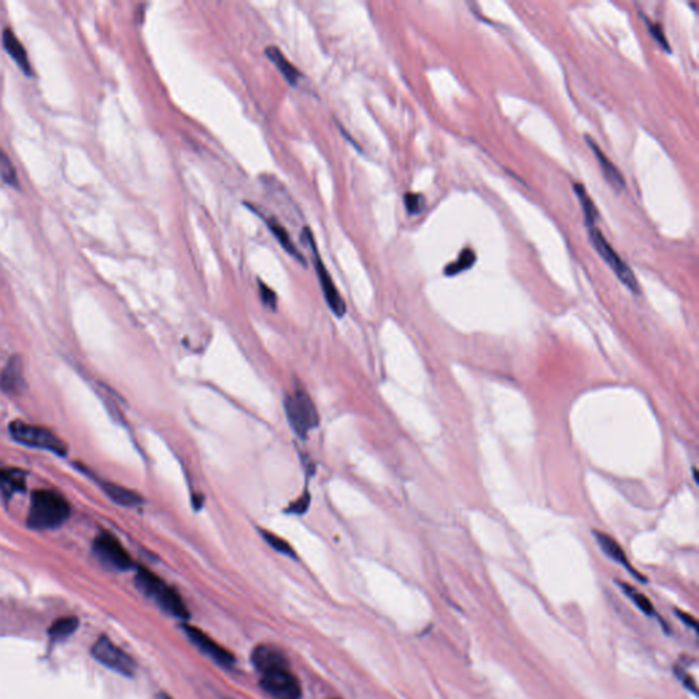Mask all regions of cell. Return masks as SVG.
Returning <instances> with one entry per match:
<instances>
[{"label":"cell","mask_w":699,"mask_h":699,"mask_svg":"<svg viewBox=\"0 0 699 699\" xmlns=\"http://www.w3.org/2000/svg\"><path fill=\"white\" fill-rule=\"evenodd\" d=\"M70 512V504L62 495L48 489H39L33 492L30 499L27 526L32 530H53L69 519Z\"/></svg>","instance_id":"6da1fadb"},{"label":"cell","mask_w":699,"mask_h":699,"mask_svg":"<svg viewBox=\"0 0 699 699\" xmlns=\"http://www.w3.org/2000/svg\"><path fill=\"white\" fill-rule=\"evenodd\" d=\"M136 584L141 593H144L146 597L155 600L157 605L171 616L179 619L189 618L188 608L183 603L182 597L163 579L159 578L148 568L144 567L138 568L136 575Z\"/></svg>","instance_id":"7a4b0ae2"},{"label":"cell","mask_w":699,"mask_h":699,"mask_svg":"<svg viewBox=\"0 0 699 699\" xmlns=\"http://www.w3.org/2000/svg\"><path fill=\"white\" fill-rule=\"evenodd\" d=\"M285 410L291 429L298 437L305 438L311 431L318 425V412L312 398L302 388L287 395L285 400Z\"/></svg>","instance_id":"3957f363"},{"label":"cell","mask_w":699,"mask_h":699,"mask_svg":"<svg viewBox=\"0 0 699 699\" xmlns=\"http://www.w3.org/2000/svg\"><path fill=\"white\" fill-rule=\"evenodd\" d=\"M10 434L15 441L26 447L49 451L59 457L67 454L66 443L47 428L26 424L24 421H14L10 425Z\"/></svg>","instance_id":"277c9868"},{"label":"cell","mask_w":699,"mask_h":699,"mask_svg":"<svg viewBox=\"0 0 699 699\" xmlns=\"http://www.w3.org/2000/svg\"><path fill=\"white\" fill-rule=\"evenodd\" d=\"M589 237H590V241L593 243L594 249L597 250V253L603 257V261L609 266V268L615 272V275L618 276V279L627 287L631 292L634 294H639L641 292V289H639V283L634 275V272L631 270V268L620 259V256L616 253V250L609 244V242L606 241V238L603 237V233L594 226V227H590L589 228Z\"/></svg>","instance_id":"5b68a950"},{"label":"cell","mask_w":699,"mask_h":699,"mask_svg":"<svg viewBox=\"0 0 699 699\" xmlns=\"http://www.w3.org/2000/svg\"><path fill=\"white\" fill-rule=\"evenodd\" d=\"M303 240L308 242L309 247L313 251L314 268H315L320 285H321V289L324 292V298H325L329 309L332 311V313L337 314L338 317H343L346 314V303H344L339 289H337L327 266H324V263L318 254V250H317V246L314 242L313 233L308 227L303 230Z\"/></svg>","instance_id":"8992f818"},{"label":"cell","mask_w":699,"mask_h":699,"mask_svg":"<svg viewBox=\"0 0 699 699\" xmlns=\"http://www.w3.org/2000/svg\"><path fill=\"white\" fill-rule=\"evenodd\" d=\"M92 654L100 664L118 672L123 676H133L136 672L134 660L124 651L119 649L110 638L105 635L100 636L92 646Z\"/></svg>","instance_id":"52a82bcc"},{"label":"cell","mask_w":699,"mask_h":699,"mask_svg":"<svg viewBox=\"0 0 699 699\" xmlns=\"http://www.w3.org/2000/svg\"><path fill=\"white\" fill-rule=\"evenodd\" d=\"M93 552L101 563L114 570L126 571L133 567L131 556L129 555L118 538H115L112 534L101 533L100 535H97L93 542Z\"/></svg>","instance_id":"ba28073f"},{"label":"cell","mask_w":699,"mask_h":699,"mask_svg":"<svg viewBox=\"0 0 699 699\" xmlns=\"http://www.w3.org/2000/svg\"><path fill=\"white\" fill-rule=\"evenodd\" d=\"M261 687L275 699L301 698V684L289 668L270 671L263 675Z\"/></svg>","instance_id":"9c48e42d"},{"label":"cell","mask_w":699,"mask_h":699,"mask_svg":"<svg viewBox=\"0 0 699 699\" xmlns=\"http://www.w3.org/2000/svg\"><path fill=\"white\" fill-rule=\"evenodd\" d=\"M185 631L194 645L202 653H205L208 657H211L214 661H216L217 664L230 668L235 662L234 655L224 648H221L216 641H214L204 631L192 626H185Z\"/></svg>","instance_id":"30bf717a"},{"label":"cell","mask_w":699,"mask_h":699,"mask_svg":"<svg viewBox=\"0 0 699 699\" xmlns=\"http://www.w3.org/2000/svg\"><path fill=\"white\" fill-rule=\"evenodd\" d=\"M251 661L257 671L263 675L270 671L289 668V661L286 655L272 645H260L251 653Z\"/></svg>","instance_id":"8fae6325"},{"label":"cell","mask_w":699,"mask_h":699,"mask_svg":"<svg viewBox=\"0 0 699 699\" xmlns=\"http://www.w3.org/2000/svg\"><path fill=\"white\" fill-rule=\"evenodd\" d=\"M0 386L7 393H21L24 391V361L20 355L11 357L0 374Z\"/></svg>","instance_id":"7c38bea8"},{"label":"cell","mask_w":699,"mask_h":699,"mask_svg":"<svg viewBox=\"0 0 699 699\" xmlns=\"http://www.w3.org/2000/svg\"><path fill=\"white\" fill-rule=\"evenodd\" d=\"M98 485L103 489V492L108 496V499H111L118 506L137 507L144 503L141 495L126 486H122L119 483L98 481Z\"/></svg>","instance_id":"4fadbf2b"},{"label":"cell","mask_w":699,"mask_h":699,"mask_svg":"<svg viewBox=\"0 0 699 699\" xmlns=\"http://www.w3.org/2000/svg\"><path fill=\"white\" fill-rule=\"evenodd\" d=\"M586 141H587V145L593 149L599 163H600V167L603 169V178L609 182V185L616 189V190H623L625 189V178L623 175L620 174V171L618 169V167L603 155V150L600 149V146L594 143V140L589 136H586Z\"/></svg>","instance_id":"5bb4252c"},{"label":"cell","mask_w":699,"mask_h":699,"mask_svg":"<svg viewBox=\"0 0 699 699\" xmlns=\"http://www.w3.org/2000/svg\"><path fill=\"white\" fill-rule=\"evenodd\" d=\"M26 474L20 469L0 467V492L4 497L10 499L15 493L25 492Z\"/></svg>","instance_id":"9a60e30c"},{"label":"cell","mask_w":699,"mask_h":699,"mask_svg":"<svg viewBox=\"0 0 699 699\" xmlns=\"http://www.w3.org/2000/svg\"><path fill=\"white\" fill-rule=\"evenodd\" d=\"M3 44L4 48L8 52V55L15 60V63L20 66V69L26 74L32 75V67L27 59V53L25 51L24 46L18 40V37L14 34L13 30L7 29L3 33Z\"/></svg>","instance_id":"2e32d148"},{"label":"cell","mask_w":699,"mask_h":699,"mask_svg":"<svg viewBox=\"0 0 699 699\" xmlns=\"http://www.w3.org/2000/svg\"><path fill=\"white\" fill-rule=\"evenodd\" d=\"M266 55L268 59H270L272 63L277 67V70L282 72V75L286 78V81L291 85H298L299 79L302 78L301 72L289 62V59L283 55V52L277 47H268L266 49Z\"/></svg>","instance_id":"e0dca14e"},{"label":"cell","mask_w":699,"mask_h":699,"mask_svg":"<svg viewBox=\"0 0 699 699\" xmlns=\"http://www.w3.org/2000/svg\"><path fill=\"white\" fill-rule=\"evenodd\" d=\"M594 537H596V540H597V542H599V545H600V548L603 549L605 555L608 556L609 558H612L613 561H616V563H619V564L625 566V567L627 568L628 571H631L634 575H636V577L641 579V580H644V578H641V577H639V575H638V574H636V573L631 568V566H629V563H628L627 556L625 554V551L622 549V547H620V545H619V544H618V542H616L612 537H609V535L603 534L601 531H594Z\"/></svg>","instance_id":"ac0fdd59"},{"label":"cell","mask_w":699,"mask_h":699,"mask_svg":"<svg viewBox=\"0 0 699 699\" xmlns=\"http://www.w3.org/2000/svg\"><path fill=\"white\" fill-rule=\"evenodd\" d=\"M266 224H268V227H269V230H270V231H272V234L275 235V238H276L277 242L282 244V247H283V249H285L289 254H291L295 260H298L299 263L305 264V257L301 254V251L298 250V247L295 246V243H294L292 240H291V237H289V233L286 231V228H285L280 223H277V221H275V220H272V218H266Z\"/></svg>","instance_id":"d6986e66"},{"label":"cell","mask_w":699,"mask_h":699,"mask_svg":"<svg viewBox=\"0 0 699 699\" xmlns=\"http://www.w3.org/2000/svg\"><path fill=\"white\" fill-rule=\"evenodd\" d=\"M79 626V620L75 616H66L55 620L49 627V636L55 641H63L69 638Z\"/></svg>","instance_id":"ffe728a7"},{"label":"cell","mask_w":699,"mask_h":699,"mask_svg":"<svg viewBox=\"0 0 699 699\" xmlns=\"http://www.w3.org/2000/svg\"><path fill=\"white\" fill-rule=\"evenodd\" d=\"M574 189H575V193L578 195L580 207L583 209V215H584L587 228L594 227L596 226V220L599 217V211H597L593 200L589 197V194H587V192L584 190V188L580 183H575Z\"/></svg>","instance_id":"44dd1931"},{"label":"cell","mask_w":699,"mask_h":699,"mask_svg":"<svg viewBox=\"0 0 699 699\" xmlns=\"http://www.w3.org/2000/svg\"><path fill=\"white\" fill-rule=\"evenodd\" d=\"M476 260H477V256H476L474 250H471V249H464V250L460 253V256H459L457 261H454L452 264L445 266L444 273H445L447 276H455V275H458L460 272H463V270H466V269H469V268H471V266H474Z\"/></svg>","instance_id":"7402d4cb"},{"label":"cell","mask_w":699,"mask_h":699,"mask_svg":"<svg viewBox=\"0 0 699 699\" xmlns=\"http://www.w3.org/2000/svg\"><path fill=\"white\" fill-rule=\"evenodd\" d=\"M620 586L625 590V593L629 597V600L635 603L645 615H648V616H653L654 615V608L651 605V600L645 594L639 593L638 590H635L634 587L628 586L626 583H622Z\"/></svg>","instance_id":"603a6c76"},{"label":"cell","mask_w":699,"mask_h":699,"mask_svg":"<svg viewBox=\"0 0 699 699\" xmlns=\"http://www.w3.org/2000/svg\"><path fill=\"white\" fill-rule=\"evenodd\" d=\"M261 534H263V538L266 540V544H268L272 549H275L276 552H279V554H282V555L289 556V557H295V552H294L292 547L289 545L287 541H285L283 538H280L279 535H276V534H273V533H270V531L263 530L261 531Z\"/></svg>","instance_id":"cb8c5ba5"},{"label":"cell","mask_w":699,"mask_h":699,"mask_svg":"<svg viewBox=\"0 0 699 699\" xmlns=\"http://www.w3.org/2000/svg\"><path fill=\"white\" fill-rule=\"evenodd\" d=\"M0 176L10 186H17L18 185V182H17V174H15L14 167H13V163L4 155L3 150H0Z\"/></svg>","instance_id":"d4e9b609"},{"label":"cell","mask_w":699,"mask_h":699,"mask_svg":"<svg viewBox=\"0 0 699 699\" xmlns=\"http://www.w3.org/2000/svg\"><path fill=\"white\" fill-rule=\"evenodd\" d=\"M405 205H406L407 212L411 215L419 214L425 207V198L422 194L406 193L405 194Z\"/></svg>","instance_id":"484cf974"},{"label":"cell","mask_w":699,"mask_h":699,"mask_svg":"<svg viewBox=\"0 0 699 699\" xmlns=\"http://www.w3.org/2000/svg\"><path fill=\"white\" fill-rule=\"evenodd\" d=\"M645 21H646V24H648V27H649V32H651L653 39H654V40H655V41H657V43H658L662 48L665 49V51H671V48H669V43H668V40H667V37H665V34H664V30H662L661 25L657 24V22H651V21H649L646 17H645Z\"/></svg>","instance_id":"4316f807"},{"label":"cell","mask_w":699,"mask_h":699,"mask_svg":"<svg viewBox=\"0 0 699 699\" xmlns=\"http://www.w3.org/2000/svg\"><path fill=\"white\" fill-rule=\"evenodd\" d=\"M260 295H261V299H263V303L270 308V309H276V305H277V296L275 294V291L272 289H269L266 285H264L263 282H260Z\"/></svg>","instance_id":"83f0119b"},{"label":"cell","mask_w":699,"mask_h":699,"mask_svg":"<svg viewBox=\"0 0 699 699\" xmlns=\"http://www.w3.org/2000/svg\"><path fill=\"white\" fill-rule=\"evenodd\" d=\"M311 506V496L308 493H305L303 496H301L296 502H294L291 506L289 507V511L291 514H296V515H301L303 512L308 511V508Z\"/></svg>","instance_id":"f1b7e54d"},{"label":"cell","mask_w":699,"mask_h":699,"mask_svg":"<svg viewBox=\"0 0 699 699\" xmlns=\"http://www.w3.org/2000/svg\"><path fill=\"white\" fill-rule=\"evenodd\" d=\"M676 615H677V616H679V618H680V619H681V620H683V622H684V623H686L687 626L695 628V620H694V619H693V618H691L690 615H687V613H683L681 610H676Z\"/></svg>","instance_id":"f546056e"}]
</instances>
